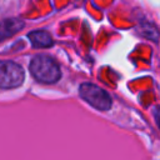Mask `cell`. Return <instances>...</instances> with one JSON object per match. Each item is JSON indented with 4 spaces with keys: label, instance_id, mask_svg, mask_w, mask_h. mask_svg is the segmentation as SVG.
I'll return each mask as SVG.
<instances>
[{
    "label": "cell",
    "instance_id": "cell-1",
    "mask_svg": "<svg viewBox=\"0 0 160 160\" xmlns=\"http://www.w3.org/2000/svg\"><path fill=\"white\" fill-rule=\"evenodd\" d=\"M30 71L35 79L46 84L56 82L61 75L56 61L45 55H38L31 60Z\"/></svg>",
    "mask_w": 160,
    "mask_h": 160
},
{
    "label": "cell",
    "instance_id": "cell-2",
    "mask_svg": "<svg viewBox=\"0 0 160 160\" xmlns=\"http://www.w3.org/2000/svg\"><path fill=\"white\" fill-rule=\"evenodd\" d=\"M79 94L86 102H89L91 106H94L98 110L105 111L111 106V99L109 94L94 84H89V82L82 84L79 89Z\"/></svg>",
    "mask_w": 160,
    "mask_h": 160
},
{
    "label": "cell",
    "instance_id": "cell-3",
    "mask_svg": "<svg viewBox=\"0 0 160 160\" xmlns=\"http://www.w3.org/2000/svg\"><path fill=\"white\" fill-rule=\"evenodd\" d=\"M24 70L14 61H0V88L12 89L21 85Z\"/></svg>",
    "mask_w": 160,
    "mask_h": 160
},
{
    "label": "cell",
    "instance_id": "cell-4",
    "mask_svg": "<svg viewBox=\"0 0 160 160\" xmlns=\"http://www.w3.org/2000/svg\"><path fill=\"white\" fill-rule=\"evenodd\" d=\"M29 39L35 48H49L52 45L51 35L42 30H36L29 34Z\"/></svg>",
    "mask_w": 160,
    "mask_h": 160
},
{
    "label": "cell",
    "instance_id": "cell-5",
    "mask_svg": "<svg viewBox=\"0 0 160 160\" xmlns=\"http://www.w3.org/2000/svg\"><path fill=\"white\" fill-rule=\"evenodd\" d=\"M21 28H22V22L19 20H15V19L6 20V21L1 22L0 24V40L5 39L8 36H11Z\"/></svg>",
    "mask_w": 160,
    "mask_h": 160
}]
</instances>
